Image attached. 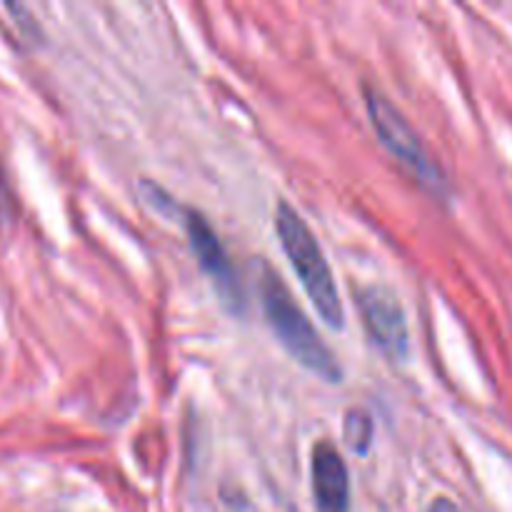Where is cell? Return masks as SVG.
Listing matches in <instances>:
<instances>
[{
	"mask_svg": "<svg viewBox=\"0 0 512 512\" xmlns=\"http://www.w3.org/2000/svg\"><path fill=\"white\" fill-rule=\"evenodd\" d=\"M258 293L263 303V313L268 318L270 328L278 335L280 345L303 365L310 373L320 375L328 383H340L343 370H340L338 358L330 353L328 345L318 335V330L310 325L308 315L303 313L298 303L290 295L288 285L280 280L278 273L265 263L258 265Z\"/></svg>",
	"mask_w": 512,
	"mask_h": 512,
	"instance_id": "1",
	"label": "cell"
},
{
	"mask_svg": "<svg viewBox=\"0 0 512 512\" xmlns=\"http://www.w3.org/2000/svg\"><path fill=\"white\" fill-rule=\"evenodd\" d=\"M275 230H278L280 245H283L290 265H293V270L298 273L300 285H303V290L308 293V298L313 300L320 318H323L330 328H343V300H340L338 288H335V278L333 270H330L328 265V258H325L318 238H315L313 230L308 228L303 215H300L293 205L285 203V200H280L278 210H275Z\"/></svg>",
	"mask_w": 512,
	"mask_h": 512,
	"instance_id": "2",
	"label": "cell"
},
{
	"mask_svg": "<svg viewBox=\"0 0 512 512\" xmlns=\"http://www.w3.org/2000/svg\"><path fill=\"white\" fill-rule=\"evenodd\" d=\"M365 108H368L370 123H373L375 133H378L380 143L405 165L413 175H418L420 183H428L430 188H440L443 185V173L433 158L425 150L423 140L415 133L413 125L408 123L403 113L380 93L373 85H365Z\"/></svg>",
	"mask_w": 512,
	"mask_h": 512,
	"instance_id": "3",
	"label": "cell"
},
{
	"mask_svg": "<svg viewBox=\"0 0 512 512\" xmlns=\"http://www.w3.org/2000/svg\"><path fill=\"white\" fill-rule=\"evenodd\" d=\"M185 230H188L190 248H193L200 268H203V273L213 280L215 293H218L220 300L228 305V310L243 313L245 295L243 288H240L238 273H235L223 243H220V238L215 235V230L210 228L205 215H200L198 210H185Z\"/></svg>",
	"mask_w": 512,
	"mask_h": 512,
	"instance_id": "4",
	"label": "cell"
},
{
	"mask_svg": "<svg viewBox=\"0 0 512 512\" xmlns=\"http://www.w3.org/2000/svg\"><path fill=\"white\" fill-rule=\"evenodd\" d=\"M360 315L373 343L390 358L408 355V323L398 295L385 285H368L358 290Z\"/></svg>",
	"mask_w": 512,
	"mask_h": 512,
	"instance_id": "5",
	"label": "cell"
},
{
	"mask_svg": "<svg viewBox=\"0 0 512 512\" xmlns=\"http://www.w3.org/2000/svg\"><path fill=\"white\" fill-rule=\"evenodd\" d=\"M313 498L318 512H350V475L333 443L320 440L310 453Z\"/></svg>",
	"mask_w": 512,
	"mask_h": 512,
	"instance_id": "6",
	"label": "cell"
},
{
	"mask_svg": "<svg viewBox=\"0 0 512 512\" xmlns=\"http://www.w3.org/2000/svg\"><path fill=\"white\" fill-rule=\"evenodd\" d=\"M343 435H345V443L350 445V450H355L358 455L368 453L375 435V425H373V418H370V413H365L363 408L348 410L343 423Z\"/></svg>",
	"mask_w": 512,
	"mask_h": 512,
	"instance_id": "7",
	"label": "cell"
},
{
	"mask_svg": "<svg viewBox=\"0 0 512 512\" xmlns=\"http://www.w3.org/2000/svg\"><path fill=\"white\" fill-rule=\"evenodd\" d=\"M428 512H460V508L453 503V500L438 498V500H433V505H430Z\"/></svg>",
	"mask_w": 512,
	"mask_h": 512,
	"instance_id": "8",
	"label": "cell"
},
{
	"mask_svg": "<svg viewBox=\"0 0 512 512\" xmlns=\"http://www.w3.org/2000/svg\"><path fill=\"white\" fill-rule=\"evenodd\" d=\"M0 220H3V175H0Z\"/></svg>",
	"mask_w": 512,
	"mask_h": 512,
	"instance_id": "9",
	"label": "cell"
}]
</instances>
